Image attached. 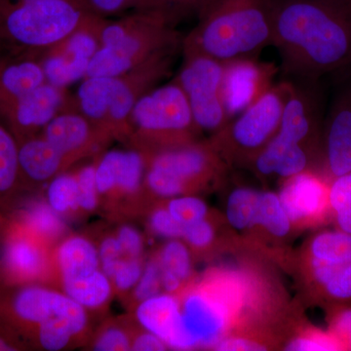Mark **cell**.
<instances>
[{"mask_svg":"<svg viewBox=\"0 0 351 351\" xmlns=\"http://www.w3.org/2000/svg\"><path fill=\"white\" fill-rule=\"evenodd\" d=\"M54 280L60 290L90 313H101L114 295L112 281L101 267L91 237L69 233L53 250Z\"/></svg>","mask_w":351,"mask_h":351,"instance_id":"cell-8","label":"cell"},{"mask_svg":"<svg viewBox=\"0 0 351 351\" xmlns=\"http://www.w3.org/2000/svg\"><path fill=\"white\" fill-rule=\"evenodd\" d=\"M289 351H336L345 350L341 341L332 332L313 331L292 339L288 343Z\"/></svg>","mask_w":351,"mask_h":351,"instance_id":"cell-36","label":"cell"},{"mask_svg":"<svg viewBox=\"0 0 351 351\" xmlns=\"http://www.w3.org/2000/svg\"><path fill=\"white\" fill-rule=\"evenodd\" d=\"M292 85L291 80L272 85L237 119L217 131L211 142L217 152L254 160L278 131Z\"/></svg>","mask_w":351,"mask_h":351,"instance_id":"cell-9","label":"cell"},{"mask_svg":"<svg viewBox=\"0 0 351 351\" xmlns=\"http://www.w3.org/2000/svg\"><path fill=\"white\" fill-rule=\"evenodd\" d=\"M206 0H149L152 9L171 14L179 19L182 15L198 11Z\"/></svg>","mask_w":351,"mask_h":351,"instance_id":"cell-42","label":"cell"},{"mask_svg":"<svg viewBox=\"0 0 351 351\" xmlns=\"http://www.w3.org/2000/svg\"><path fill=\"white\" fill-rule=\"evenodd\" d=\"M262 226L276 237H284L291 230L290 218L278 195L274 193H261L258 202L257 226Z\"/></svg>","mask_w":351,"mask_h":351,"instance_id":"cell-31","label":"cell"},{"mask_svg":"<svg viewBox=\"0 0 351 351\" xmlns=\"http://www.w3.org/2000/svg\"><path fill=\"white\" fill-rule=\"evenodd\" d=\"M45 82L40 58L0 53V112Z\"/></svg>","mask_w":351,"mask_h":351,"instance_id":"cell-22","label":"cell"},{"mask_svg":"<svg viewBox=\"0 0 351 351\" xmlns=\"http://www.w3.org/2000/svg\"><path fill=\"white\" fill-rule=\"evenodd\" d=\"M92 14L85 0H34L0 6V43L4 50L41 58Z\"/></svg>","mask_w":351,"mask_h":351,"instance_id":"cell-6","label":"cell"},{"mask_svg":"<svg viewBox=\"0 0 351 351\" xmlns=\"http://www.w3.org/2000/svg\"><path fill=\"white\" fill-rule=\"evenodd\" d=\"M219 152L210 144H191L158 152L147 159L145 189L161 198L184 195L221 171Z\"/></svg>","mask_w":351,"mask_h":351,"instance_id":"cell-10","label":"cell"},{"mask_svg":"<svg viewBox=\"0 0 351 351\" xmlns=\"http://www.w3.org/2000/svg\"><path fill=\"white\" fill-rule=\"evenodd\" d=\"M130 149L147 159L158 152L195 142L200 131L179 83L154 87L138 99L130 117Z\"/></svg>","mask_w":351,"mask_h":351,"instance_id":"cell-7","label":"cell"},{"mask_svg":"<svg viewBox=\"0 0 351 351\" xmlns=\"http://www.w3.org/2000/svg\"><path fill=\"white\" fill-rule=\"evenodd\" d=\"M329 331L341 341L345 350H351V306L335 304L330 313Z\"/></svg>","mask_w":351,"mask_h":351,"instance_id":"cell-40","label":"cell"},{"mask_svg":"<svg viewBox=\"0 0 351 351\" xmlns=\"http://www.w3.org/2000/svg\"><path fill=\"white\" fill-rule=\"evenodd\" d=\"M182 239L184 243L195 249L209 246L214 239V228L206 219L182 226Z\"/></svg>","mask_w":351,"mask_h":351,"instance_id":"cell-41","label":"cell"},{"mask_svg":"<svg viewBox=\"0 0 351 351\" xmlns=\"http://www.w3.org/2000/svg\"><path fill=\"white\" fill-rule=\"evenodd\" d=\"M176 82L179 83L201 131H219L230 121L223 101L225 63L195 50L184 49Z\"/></svg>","mask_w":351,"mask_h":351,"instance_id":"cell-12","label":"cell"},{"mask_svg":"<svg viewBox=\"0 0 351 351\" xmlns=\"http://www.w3.org/2000/svg\"><path fill=\"white\" fill-rule=\"evenodd\" d=\"M167 345L152 332L147 331L137 323L132 339L133 351H162L167 350Z\"/></svg>","mask_w":351,"mask_h":351,"instance_id":"cell-43","label":"cell"},{"mask_svg":"<svg viewBox=\"0 0 351 351\" xmlns=\"http://www.w3.org/2000/svg\"><path fill=\"white\" fill-rule=\"evenodd\" d=\"M31 1H34V0H0V6L15 5V4Z\"/></svg>","mask_w":351,"mask_h":351,"instance_id":"cell-46","label":"cell"},{"mask_svg":"<svg viewBox=\"0 0 351 351\" xmlns=\"http://www.w3.org/2000/svg\"><path fill=\"white\" fill-rule=\"evenodd\" d=\"M78 182V205L80 217L100 209V198L96 184V161L75 171Z\"/></svg>","mask_w":351,"mask_h":351,"instance_id":"cell-34","label":"cell"},{"mask_svg":"<svg viewBox=\"0 0 351 351\" xmlns=\"http://www.w3.org/2000/svg\"><path fill=\"white\" fill-rule=\"evenodd\" d=\"M21 181L25 193L38 191L57 175L69 170L66 159L41 135L18 144Z\"/></svg>","mask_w":351,"mask_h":351,"instance_id":"cell-21","label":"cell"},{"mask_svg":"<svg viewBox=\"0 0 351 351\" xmlns=\"http://www.w3.org/2000/svg\"><path fill=\"white\" fill-rule=\"evenodd\" d=\"M17 141L0 120V213L10 212L25 193L21 181Z\"/></svg>","mask_w":351,"mask_h":351,"instance_id":"cell-24","label":"cell"},{"mask_svg":"<svg viewBox=\"0 0 351 351\" xmlns=\"http://www.w3.org/2000/svg\"><path fill=\"white\" fill-rule=\"evenodd\" d=\"M182 48L223 63L256 59L274 40V0H206Z\"/></svg>","mask_w":351,"mask_h":351,"instance_id":"cell-3","label":"cell"},{"mask_svg":"<svg viewBox=\"0 0 351 351\" xmlns=\"http://www.w3.org/2000/svg\"><path fill=\"white\" fill-rule=\"evenodd\" d=\"M323 119L321 152L324 174L332 180L351 172V69Z\"/></svg>","mask_w":351,"mask_h":351,"instance_id":"cell-16","label":"cell"},{"mask_svg":"<svg viewBox=\"0 0 351 351\" xmlns=\"http://www.w3.org/2000/svg\"><path fill=\"white\" fill-rule=\"evenodd\" d=\"M137 322L131 317L106 320L96 332H92L87 343L88 350L94 351L132 350V339Z\"/></svg>","mask_w":351,"mask_h":351,"instance_id":"cell-28","label":"cell"},{"mask_svg":"<svg viewBox=\"0 0 351 351\" xmlns=\"http://www.w3.org/2000/svg\"><path fill=\"white\" fill-rule=\"evenodd\" d=\"M330 181L327 176L313 171L289 178L278 195L292 223L317 225L331 216Z\"/></svg>","mask_w":351,"mask_h":351,"instance_id":"cell-18","label":"cell"},{"mask_svg":"<svg viewBox=\"0 0 351 351\" xmlns=\"http://www.w3.org/2000/svg\"><path fill=\"white\" fill-rule=\"evenodd\" d=\"M117 226L113 228L127 257L144 258L145 239L137 228L127 221H115Z\"/></svg>","mask_w":351,"mask_h":351,"instance_id":"cell-39","label":"cell"},{"mask_svg":"<svg viewBox=\"0 0 351 351\" xmlns=\"http://www.w3.org/2000/svg\"><path fill=\"white\" fill-rule=\"evenodd\" d=\"M144 258H125L120 260L110 276L115 294L125 301L138 283L145 267Z\"/></svg>","mask_w":351,"mask_h":351,"instance_id":"cell-33","label":"cell"},{"mask_svg":"<svg viewBox=\"0 0 351 351\" xmlns=\"http://www.w3.org/2000/svg\"><path fill=\"white\" fill-rule=\"evenodd\" d=\"M165 207L173 218L182 226L206 219L208 213L206 203L193 195H184L169 198Z\"/></svg>","mask_w":351,"mask_h":351,"instance_id":"cell-35","label":"cell"},{"mask_svg":"<svg viewBox=\"0 0 351 351\" xmlns=\"http://www.w3.org/2000/svg\"><path fill=\"white\" fill-rule=\"evenodd\" d=\"M319 297L334 304L351 302V262L339 265L308 263Z\"/></svg>","mask_w":351,"mask_h":351,"instance_id":"cell-25","label":"cell"},{"mask_svg":"<svg viewBox=\"0 0 351 351\" xmlns=\"http://www.w3.org/2000/svg\"><path fill=\"white\" fill-rule=\"evenodd\" d=\"M156 258L160 267L163 290L175 295L191 274L188 245L181 239H169L158 252Z\"/></svg>","mask_w":351,"mask_h":351,"instance_id":"cell-26","label":"cell"},{"mask_svg":"<svg viewBox=\"0 0 351 351\" xmlns=\"http://www.w3.org/2000/svg\"><path fill=\"white\" fill-rule=\"evenodd\" d=\"M265 346L244 338H223L214 346V350L219 351H261L265 350Z\"/></svg>","mask_w":351,"mask_h":351,"instance_id":"cell-45","label":"cell"},{"mask_svg":"<svg viewBox=\"0 0 351 351\" xmlns=\"http://www.w3.org/2000/svg\"><path fill=\"white\" fill-rule=\"evenodd\" d=\"M295 82L351 69V0H274V40Z\"/></svg>","mask_w":351,"mask_h":351,"instance_id":"cell-1","label":"cell"},{"mask_svg":"<svg viewBox=\"0 0 351 351\" xmlns=\"http://www.w3.org/2000/svg\"><path fill=\"white\" fill-rule=\"evenodd\" d=\"M29 350V346L12 328L0 319V351Z\"/></svg>","mask_w":351,"mask_h":351,"instance_id":"cell-44","label":"cell"},{"mask_svg":"<svg viewBox=\"0 0 351 351\" xmlns=\"http://www.w3.org/2000/svg\"><path fill=\"white\" fill-rule=\"evenodd\" d=\"M3 47H2L1 43H0V53L3 52Z\"/></svg>","mask_w":351,"mask_h":351,"instance_id":"cell-47","label":"cell"},{"mask_svg":"<svg viewBox=\"0 0 351 351\" xmlns=\"http://www.w3.org/2000/svg\"><path fill=\"white\" fill-rule=\"evenodd\" d=\"M147 157L137 151L113 149L96 159L100 209L113 221H128L144 207Z\"/></svg>","mask_w":351,"mask_h":351,"instance_id":"cell-11","label":"cell"},{"mask_svg":"<svg viewBox=\"0 0 351 351\" xmlns=\"http://www.w3.org/2000/svg\"><path fill=\"white\" fill-rule=\"evenodd\" d=\"M177 18L161 10L133 11L117 21L104 19L101 48L90 62L86 77L117 76L167 51L182 49ZM85 77V78H86Z\"/></svg>","mask_w":351,"mask_h":351,"instance_id":"cell-5","label":"cell"},{"mask_svg":"<svg viewBox=\"0 0 351 351\" xmlns=\"http://www.w3.org/2000/svg\"><path fill=\"white\" fill-rule=\"evenodd\" d=\"M182 322L196 348H213L223 339L230 311L225 295L209 288H196L181 301Z\"/></svg>","mask_w":351,"mask_h":351,"instance_id":"cell-17","label":"cell"},{"mask_svg":"<svg viewBox=\"0 0 351 351\" xmlns=\"http://www.w3.org/2000/svg\"><path fill=\"white\" fill-rule=\"evenodd\" d=\"M177 51L156 55L123 75L84 78L73 107L108 137L127 144L134 106L170 73Z\"/></svg>","mask_w":351,"mask_h":351,"instance_id":"cell-4","label":"cell"},{"mask_svg":"<svg viewBox=\"0 0 351 351\" xmlns=\"http://www.w3.org/2000/svg\"><path fill=\"white\" fill-rule=\"evenodd\" d=\"M71 101L66 88L45 82L0 112V120L19 144L40 135L51 120L68 108Z\"/></svg>","mask_w":351,"mask_h":351,"instance_id":"cell-14","label":"cell"},{"mask_svg":"<svg viewBox=\"0 0 351 351\" xmlns=\"http://www.w3.org/2000/svg\"><path fill=\"white\" fill-rule=\"evenodd\" d=\"M25 197L5 215L14 223L32 233L50 248L54 249L69 234L66 219L48 205L43 195Z\"/></svg>","mask_w":351,"mask_h":351,"instance_id":"cell-23","label":"cell"},{"mask_svg":"<svg viewBox=\"0 0 351 351\" xmlns=\"http://www.w3.org/2000/svg\"><path fill=\"white\" fill-rule=\"evenodd\" d=\"M91 316L60 289L44 283L0 284V319L29 350L61 351L86 346Z\"/></svg>","mask_w":351,"mask_h":351,"instance_id":"cell-2","label":"cell"},{"mask_svg":"<svg viewBox=\"0 0 351 351\" xmlns=\"http://www.w3.org/2000/svg\"><path fill=\"white\" fill-rule=\"evenodd\" d=\"M104 19L92 14L71 36L44 53L40 61L46 82L66 88L86 77L90 62L101 48Z\"/></svg>","mask_w":351,"mask_h":351,"instance_id":"cell-13","label":"cell"},{"mask_svg":"<svg viewBox=\"0 0 351 351\" xmlns=\"http://www.w3.org/2000/svg\"><path fill=\"white\" fill-rule=\"evenodd\" d=\"M40 135L64 156L69 168L82 159L101 154L112 141L73 107V99Z\"/></svg>","mask_w":351,"mask_h":351,"instance_id":"cell-15","label":"cell"},{"mask_svg":"<svg viewBox=\"0 0 351 351\" xmlns=\"http://www.w3.org/2000/svg\"><path fill=\"white\" fill-rule=\"evenodd\" d=\"M329 206L337 230L351 234V172L330 181Z\"/></svg>","mask_w":351,"mask_h":351,"instance_id":"cell-30","label":"cell"},{"mask_svg":"<svg viewBox=\"0 0 351 351\" xmlns=\"http://www.w3.org/2000/svg\"><path fill=\"white\" fill-rule=\"evenodd\" d=\"M147 226L156 237L166 239H182V226L178 223L165 206L156 207L147 216Z\"/></svg>","mask_w":351,"mask_h":351,"instance_id":"cell-37","label":"cell"},{"mask_svg":"<svg viewBox=\"0 0 351 351\" xmlns=\"http://www.w3.org/2000/svg\"><path fill=\"white\" fill-rule=\"evenodd\" d=\"M260 195L258 191L247 188L232 191L226 203V218L233 228L245 230L257 226Z\"/></svg>","mask_w":351,"mask_h":351,"instance_id":"cell-29","label":"cell"},{"mask_svg":"<svg viewBox=\"0 0 351 351\" xmlns=\"http://www.w3.org/2000/svg\"><path fill=\"white\" fill-rule=\"evenodd\" d=\"M88 8L95 15L107 18L128 10H151L149 0H85Z\"/></svg>","mask_w":351,"mask_h":351,"instance_id":"cell-38","label":"cell"},{"mask_svg":"<svg viewBox=\"0 0 351 351\" xmlns=\"http://www.w3.org/2000/svg\"><path fill=\"white\" fill-rule=\"evenodd\" d=\"M277 69L256 59L225 63L223 101L228 117L239 114L272 86Z\"/></svg>","mask_w":351,"mask_h":351,"instance_id":"cell-19","label":"cell"},{"mask_svg":"<svg viewBox=\"0 0 351 351\" xmlns=\"http://www.w3.org/2000/svg\"><path fill=\"white\" fill-rule=\"evenodd\" d=\"M133 311L136 322L162 339L168 348L177 350L195 348L182 325L181 301L175 295L160 293L140 302Z\"/></svg>","mask_w":351,"mask_h":351,"instance_id":"cell-20","label":"cell"},{"mask_svg":"<svg viewBox=\"0 0 351 351\" xmlns=\"http://www.w3.org/2000/svg\"><path fill=\"white\" fill-rule=\"evenodd\" d=\"M161 289H162V282H161L160 267L156 257H154L149 262H145L142 276L124 302L133 311L140 302L160 294Z\"/></svg>","mask_w":351,"mask_h":351,"instance_id":"cell-32","label":"cell"},{"mask_svg":"<svg viewBox=\"0 0 351 351\" xmlns=\"http://www.w3.org/2000/svg\"><path fill=\"white\" fill-rule=\"evenodd\" d=\"M44 199L62 218L69 221L80 217L78 182L75 171H64L45 186Z\"/></svg>","mask_w":351,"mask_h":351,"instance_id":"cell-27","label":"cell"}]
</instances>
